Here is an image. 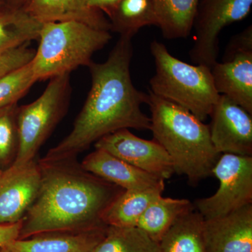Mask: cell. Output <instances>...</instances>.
<instances>
[{
  "label": "cell",
  "mask_w": 252,
  "mask_h": 252,
  "mask_svg": "<svg viewBox=\"0 0 252 252\" xmlns=\"http://www.w3.org/2000/svg\"><path fill=\"white\" fill-rule=\"evenodd\" d=\"M0 252H8L6 251V250H5V249L3 248V247H1V248H0Z\"/></svg>",
  "instance_id": "cell-31"
},
{
  "label": "cell",
  "mask_w": 252,
  "mask_h": 252,
  "mask_svg": "<svg viewBox=\"0 0 252 252\" xmlns=\"http://www.w3.org/2000/svg\"><path fill=\"white\" fill-rule=\"evenodd\" d=\"M22 220L16 223L0 224V248L17 240L22 227Z\"/></svg>",
  "instance_id": "cell-28"
},
{
  "label": "cell",
  "mask_w": 252,
  "mask_h": 252,
  "mask_svg": "<svg viewBox=\"0 0 252 252\" xmlns=\"http://www.w3.org/2000/svg\"><path fill=\"white\" fill-rule=\"evenodd\" d=\"M111 31L120 36L133 37L147 26H157L153 0H122L109 15Z\"/></svg>",
  "instance_id": "cell-22"
},
{
  "label": "cell",
  "mask_w": 252,
  "mask_h": 252,
  "mask_svg": "<svg viewBox=\"0 0 252 252\" xmlns=\"http://www.w3.org/2000/svg\"><path fill=\"white\" fill-rule=\"evenodd\" d=\"M40 185V167L35 160L1 170L0 224L22 220L35 200Z\"/></svg>",
  "instance_id": "cell-11"
},
{
  "label": "cell",
  "mask_w": 252,
  "mask_h": 252,
  "mask_svg": "<svg viewBox=\"0 0 252 252\" xmlns=\"http://www.w3.org/2000/svg\"><path fill=\"white\" fill-rule=\"evenodd\" d=\"M30 43L0 53V77L31 62L35 50L30 47Z\"/></svg>",
  "instance_id": "cell-26"
},
{
  "label": "cell",
  "mask_w": 252,
  "mask_h": 252,
  "mask_svg": "<svg viewBox=\"0 0 252 252\" xmlns=\"http://www.w3.org/2000/svg\"><path fill=\"white\" fill-rule=\"evenodd\" d=\"M148 104L154 140L166 151L175 173L195 187L212 175L220 154L215 150L210 127L187 109L152 94Z\"/></svg>",
  "instance_id": "cell-3"
},
{
  "label": "cell",
  "mask_w": 252,
  "mask_h": 252,
  "mask_svg": "<svg viewBox=\"0 0 252 252\" xmlns=\"http://www.w3.org/2000/svg\"><path fill=\"white\" fill-rule=\"evenodd\" d=\"M81 165L86 171L125 190H144L165 182L100 149L88 154Z\"/></svg>",
  "instance_id": "cell-14"
},
{
  "label": "cell",
  "mask_w": 252,
  "mask_h": 252,
  "mask_svg": "<svg viewBox=\"0 0 252 252\" xmlns=\"http://www.w3.org/2000/svg\"><path fill=\"white\" fill-rule=\"evenodd\" d=\"M252 0H199L193 28V44L189 56L197 64L212 69L219 56V35L232 23L245 19Z\"/></svg>",
  "instance_id": "cell-8"
},
{
  "label": "cell",
  "mask_w": 252,
  "mask_h": 252,
  "mask_svg": "<svg viewBox=\"0 0 252 252\" xmlns=\"http://www.w3.org/2000/svg\"><path fill=\"white\" fill-rule=\"evenodd\" d=\"M203 235L206 252H252V204L205 220Z\"/></svg>",
  "instance_id": "cell-12"
},
{
  "label": "cell",
  "mask_w": 252,
  "mask_h": 252,
  "mask_svg": "<svg viewBox=\"0 0 252 252\" xmlns=\"http://www.w3.org/2000/svg\"><path fill=\"white\" fill-rule=\"evenodd\" d=\"M72 87L70 74L50 79L42 94L31 103L18 106L19 147L12 165H22L35 157L58 124L67 114Z\"/></svg>",
  "instance_id": "cell-6"
},
{
  "label": "cell",
  "mask_w": 252,
  "mask_h": 252,
  "mask_svg": "<svg viewBox=\"0 0 252 252\" xmlns=\"http://www.w3.org/2000/svg\"><path fill=\"white\" fill-rule=\"evenodd\" d=\"M132 39L120 36L108 58L89 66L91 86L72 130L41 160L76 158L99 139L122 129L150 130L151 119L141 105L149 94L137 90L131 79Z\"/></svg>",
  "instance_id": "cell-1"
},
{
  "label": "cell",
  "mask_w": 252,
  "mask_h": 252,
  "mask_svg": "<svg viewBox=\"0 0 252 252\" xmlns=\"http://www.w3.org/2000/svg\"><path fill=\"white\" fill-rule=\"evenodd\" d=\"M107 225L79 231H52L15 240L3 247L8 252H94Z\"/></svg>",
  "instance_id": "cell-13"
},
{
  "label": "cell",
  "mask_w": 252,
  "mask_h": 252,
  "mask_svg": "<svg viewBox=\"0 0 252 252\" xmlns=\"http://www.w3.org/2000/svg\"><path fill=\"white\" fill-rule=\"evenodd\" d=\"M122 0H86L88 6L91 9L105 13L107 16Z\"/></svg>",
  "instance_id": "cell-29"
},
{
  "label": "cell",
  "mask_w": 252,
  "mask_h": 252,
  "mask_svg": "<svg viewBox=\"0 0 252 252\" xmlns=\"http://www.w3.org/2000/svg\"><path fill=\"white\" fill-rule=\"evenodd\" d=\"M204 221L195 209L182 215L162 237L160 252H206Z\"/></svg>",
  "instance_id": "cell-18"
},
{
  "label": "cell",
  "mask_w": 252,
  "mask_h": 252,
  "mask_svg": "<svg viewBox=\"0 0 252 252\" xmlns=\"http://www.w3.org/2000/svg\"><path fill=\"white\" fill-rule=\"evenodd\" d=\"M194 209L193 204L187 199L160 196L147 207L137 226L159 243L176 220Z\"/></svg>",
  "instance_id": "cell-19"
},
{
  "label": "cell",
  "mask_w": 252,
  "mask_h": 252,
  "mask_svg": "<svg viewBox=\"0 0 252 252\" xmlns=\"http://www.w3.org/2000/svg\"><path fill=\"white\" fill-rule=\"evenodd\" d=\"M111 39L109 31L79 21L43 23L39 46L31 61L36 80L70 74L81 66L89 67L94 53Z\"/></svg>",
  "instance_id": "cell-4"
},
{
  "label": "cell",
  "mask_w": 252,
  "mask_h": 252,
  "mask_svg": "<svg viewBox=\"0 0 252 252\" xmlns=\"http://www.w3.org/2000/svg\"><path fill=\"white\" fill-rule=\"evenodd\" d=\"M41 185L22 220L18 240L52 231L107 225L106 209L124 189L86 171L76 158L38 160Z\"/></svg>",
  "instance_id": "cell-2"
},
{
  "label": "cell",
  "mask_w": 252,
  "mask_h": 252,
  "mask_svg": "<svg viewBox=\"0 0 252 252\" xmlns=\"http://www.w3.org/2000/svg\"><path fill=\"white\" fill-rule=\"evenodd\" d=\"M94 252H160L159 243L137 226L107 225Z\"/></svg>",
  "instance_id": "cell-23"
},
{
  "label": "cell",
  "mask_w": 252,
  "mask_h": 252,
  "mask_svg": "<svg viewBox=\"0 0 252 252\" xmlns=\"http://www.w3.org/2000/svg\"><path fill=\"white\" fill-rule=\"evenodd\" d=\"M132 166L162 180L175 173L173 164L166 151L156 140H147L122 129L99 139L94 144Z\"/></svg>",
  "instance_id": "cell-9"
},
{
  "label": "cell",
  "mask_w": 252,
  "mask_h": 252,
  "mask_svg": "<svg viewBox=\"0 0 252 252\" xmlns=\"http://www.w3.org/2000/svg\"><path fill=\"white\" fill-rule=\"evenodd\" d=\"M42 23L23 9L0 4V53L39 39Z\"/></svg>",
  "instance_id": "cell-20"
},
{
  "label": "cell",
  "mask_w": 252,
  "mask_h": 252,
  "mask_svg": "<svg viewBox=\"0 0 252 252\" xmlns=\"http://www.w3.org/2000/svg\"><path fill=\"white\" fill-rule=\"evenodd\" d=\"M165 190V182L144 190H123L102 215L104 224L110 226H137L140 217L150 204Z\"/></svg>",
  "instance_id": "cell-17"
},
{
  "label": "cell",
  "mask_w": 252,
  "mask_h": 252,
  "mask_svg": "<svg viewBox=\"0 0 252 252\" xmlns=\"http://www.w3.org/2000/svg\"><path fill=\"white\" fill-rule=\"evenodd\" d=\"M5 2V0H0V4Z\"/></svg>",
  "instance_id": "cell-32"
},
{
  "label": "cell",
  "mask_w": 252,
  "mask_h": 252,
  "mask_svg": "<svg viewBox=\"0 0 252 252\" xmlns=\"http://www.w3.org/2000/svg\"><path fill=\"white\" fill-rule=\"evenodd\" d=\"M0 172H1V170H0Z\"/></svg>",
  "instance_id": "cell-33"
},
{
  "label": "cell",
  "mask_w": 252,
  "mask_h": 252,
  "mask_svg": "<svg viewBox=\"0 0 252 252\" xmlns=\"http://www.w3.org/2000/svg\"><path fill=\"white\" fill-rule=\"evenodd\" d=\"M31 61L0 77V108L18 104L37 81Z\"/></svg>",
  "instance_id": "cell-25"
},
{
  "label": "cell",
  "mask_w": 252,
  "mask_h": 252,
  "mask_svg": "<svg viewBox=\"0 0 252 252\" xmlns=\"http://www.w3.org/2000/svg\"><path fill=\"white\" fill-rule=\"evenodd\" d=\"M252 114L220 94L212 109L210 137L219 154L252 157Z\"/></svg>",
  "instance_id": "cell-10"
},
{
  "label": "cell",
  "mask_w": 252,
  "mask_h": 252,
  "mask_svg": "<svg viewBox=\"0 0 252 252\" xmlns=\"http://www.w3.org/2000/svg\"><path fill=\"white\" fill-rule=\"evenodd\" d=\"M158 25L167 39H184L190 34L199 0H153Z\"/></svg>",
  "instance_id": "cell-21"
},
{
  "label": "cell",
  "mask_w": 252,
  "mask_h": 252,
  "mask_svg": "<svg viewBox=\"0 0 252 252\" xmlns=\"http://www.w3.org/2000/svg\"><path fill=\"white\" fill-rule=\"evenodd\" d=\"M18 104L0 108V170L11 166L16 160L19 147Z\"/></svg>",
  "instance_id": "cell-24"
},
{
  "label": "cell",
  "mask_w": 252,
  "mask_h": 252,
  "mask_svg": "<svg viewBox=\"0 0 252 252\" xmlns=\"http://www.w3.org/2000/svg\"><path fill=\"white\" fill-rule=\"evenodd\" d=\"M215 89L252 114V51L239 53L211 69Z\"/></svg>",
  "instance_id": "cell-15"
},
{
  "label": "cell",
  "mask_w": 252,
  "mask_h": 252,
  "mask_svg": "<svg viewBox=\"0 0 252 252\" xmlns=\"http://www.w3.org/2000/svg\"><path fill=\"white\" fill-rule=\"evenodd\" d=\"M252 51V27L249 26L245 31L235 35L225 49L223 61H227L239 53Z\"/></svg>",
  "instance_id": "cell-27"
},
{
  "label": "cell",
  "mask_w": 252,
  "mask_h": 252,
  "mask_svg": "<svg viewBox=\"0 0 252 252\" xmlns=\"http://www.w3.org/2000/svg\"><path fill=\"white\" fill-rule=\"evenodd\" d=\"M23 9L42 24L75 21L96 29L111 30L102 12L89 7L86 0H31Z\"/></svg>",
  "instance_id": "cell-16"
},
{
  "label": "cell",
  "mask_w": 252,
  "mask_h": 252,
  "mask_svg": "<svg viewBox=\"0 0 252 252\" xmlns=\"http://www.w3.org/2000/svg\"><path fill=\"white\" fill-rule=\"evenodd\" d=\"M212 175L220 181L218 190L197 200L194 206L204 220L224 217L252 204V157L220 154Z\"/></svg>",
  "instance_id": "cell-7"
},
{
  "label": "cell",
  "mask_w": 252,
  "mask_h": 252,
  "mask_svg": "<svg viewBox=\"0 0 252 252\" xmlns=\"http://www.w3.org/2000/svg\"><path fill=\"white\" fill-rule=\"evenodd\" d=\"M31 0H5V3L12 7L24 9Z\"/></svg>",
  "instance_id": "cell-30"
},
{
  "label": "cell",
  "mask_w": 252,
  "mask_h": 252,
  "mask_svg": "<svg viewBox=\"0 0 252 252\" xmlns=\"http://www.w3.org/2000/svg\"><path fill=\"white\" fill-rule=\"evenodd\" d=\"M150 50L156 73L149 81V91L187 109L200 120H206L220 96L214 84L211 69L177 59L157 40L151 43Z\"/></svg>",
  "instance_id": "cell-5"
}]
</instances>
